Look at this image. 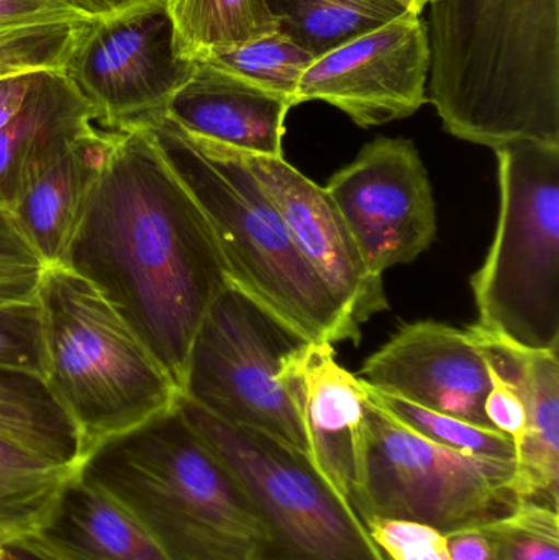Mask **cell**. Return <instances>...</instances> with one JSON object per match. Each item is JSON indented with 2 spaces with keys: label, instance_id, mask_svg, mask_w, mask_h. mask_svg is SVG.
I'll use <instances>...</instances> for the list:
<instances>
[{
  "label": "cell",
  "instance_id": "cell-1",
  "mask_svg": "<svg viewBox=\"0 0 559 560\" xmlns=\"http://www.w3.org/2000/svg\"><path fill=\"white\" fill-rule=\"evenodd\" d=\"M65 266L104 293L183 394L200 323L232 280L147 125L118 130Z\"/></svg>",
  "mask_w": 559,
  "mask_h": 560
},
{
  "label": "cell",
  "instance_id": "cell-2",
  "mask_svg": "<svg viewBox=\"0 0 559 560\" xmlns=\"http://www.w3.org/2000/svg\"><path fill=\"white\" fill-rule=\"evenodd\" d=\"M427 102L468 143L559 148V0H430Z\"/></svg>",
  "mask_w": 559,
  "mask_h": 560
},
{
  "label": "cell",
  "instance_id": "cell-3",
  "mask_svg": "<svg viewBox=\"0 0 559 560\" xmlns=\"http://www.w3.org/2000/svg\"><path fill=\"white\" fill-rule=\"evenodd\" d=\"M75 476L110 497L167 560H256L265 533L179 405L85 454Z\"/></svg>",
  "mask_w": 559,
  "mask_h": 560
},
{
  "label": "cell",
  "instance_id": "cell-4",
  "mask_svg": "<svg viewBox=\"0 0 559 560\" xmlns=\"http://www.w3.org/2000/svg\"><path fill=\"white\" fill-rule=\"evenodd\" d=\"M143 125L206 215L233 285L311 342L360 345V325L302 258L242 151L187 133L164 114Z\"/></svg>",
  "mask_w": 559,
  "mask_h": 560
},
{
  "label": "cell",
  "instance_id": "cell-5",
  "mask_svg": "<svg viewBox=\"0 0 559 560\" xmlns=\"http://www.w3.org/2000/svg\"><path fill=\"white\" fill-rule=\"evenodd\" d=\"M36 302L43 382L74 423L84 456L177 408L179 388L94 283L68 266H46Z\"/></svg>",
  "mask_w": 559,
  "mask_h": 560
},
{
  "label": "cell",
  "instance_id": "cell-6",
  "mask_svg": "<svg viewBox=\"0 0 559 560\" xmlns=\"http://www.w3.org/2000/svg\"><path fill=\"white\" fill-rule=\"evenodd\" d=\"M498 230L471 278L478 323L532 351H559V148L496 150Z\"/></svg>",
  "mask_w": 559,
  "mask_h": 560
},
{
  "label": "cell",
  "instance_id": "cell-7",
  "mask_svg": "<svg viewBox=\"0 0 559 560\" xmlns=\"http://www.w3.org/2000/svg\"><path fill=\"white\" fill-rule=\"evenodd\" d=\"M179 410L248 499L265 542L256 560H386L307 454L180 398Z\"/></svg>",
  "mask_w": 559,
  "mask_h": 560
},
{
  "label": "cell",
  "instance_id": "cell-8",
  "mask_svg": "<svg viewBox=\"0 0 559 560\" xmlns=\"http://www.w3.org/2000/svg\"><path fill=\"white\" fill-rule=\"evenodd\" d=\"M308 339L230 283L200 323L183 398L235 427L275 436L308 456L298 404L282 381Z\"/></svg>",
  "mask_w": 559,
  "mask_h": 560
},
{
  "label": "cell",
  "instance_id": "cell-9",
  "mask_svg": "<svg viewBox=\"0 0 559 560\" xmlns=\"http://www.w3.org/2000/svg\"><path fill=\"white\" fill-rule=\"evenodd\" d=\"M363 523L406 520L442 535L479 528L521 503L515 463L469 456L432 443L368 398Z\"/></svg>",
  "mask_w": 559,
  "mask_h": 560
},
{
  "label": "cell",
  "instance_id": "cell-10",
  "mask_svg": "<svg viewBox=\"0 0 559 560\" xmlns=\"http://www.w3.org/2000/svg\"><path fill=\"white\" fill-rule=\"evenodd\" d=\"M196 62L177 51L166 0L85 23L62 72L107 128L163 115Z\"/></svg>",
  "mask_w": 559,
  "mask_h": 560
},
{
  "label": "cell",
  "instance_id": "cell-11",
  "mask_svg": "<svg viewBox=\"0 0 559 560\" xmlns=\"http://www.w3.org/2000/svg\"><path fill=\"white\" fill-rule=\"evenodd\" d=\"M368 269L383 278L432 246L436 209L419 150L403 138H376L325 186Z\"/></svg>",
  "mask_w": 559,
  "mask_h": 560
},
{
  "label": "cell",
  "instance_id": "cell-12",
  "mask_svg": "<svg viewBox=\"0 0 559 560\" xmlns=\"http://www.w3.org/2000/svg\"><path fill=\"white\" fill-rule=\"evenodd\" d=\"M430 48L416 10L315 59L302 74L295 105L321 101L358 127L403 120L427 104Z\"/></svg>",
  "mask_w": 559,
  "mask_h": 560
},
{
  "label": "cell",
  "instance_id": "cell-13",
  "mask_svg": "<svg viewBox=\"0 0 559 560\" xmlns=\"http://www.w3.org/2000/svg\"><path fill=\"white\" fill-rule=\"evenodd\" d=\"M82 459L81 436L43 378L0 371V542L35 532Z\"/></svg>",
  "mask_w": 559,
  "mask_h": 560
},
{
  "label": "cell",
  "instance_id": "cell-14",
  "mask_svg": "<svg viewBox=\"0 0 559 560\" xmlns=\"http://www.w3.org/2000/svg\"><path fill=\"white\" fill-rule=\"evenodd\" d=\"M357 377L380 394L492 428L485 413L488 359L468 328L406 325L368 358Z\"/></svg>",
  "mask_w": 559,
  "mask_h": 560
},
{
  "label": "cell",
  "instance_id": "cell-15",
  "mask_svg": "<svg viewBox=\"0 0 559 560\" xmlns=\"http://www.w3.org/2000/svg\"><path fill=\"white\" fill-rule=\"evenodd\" d=\"M282 381L298 404L308 457L363 522L366 387L338 364L330 342H307L286 362Z\"/></svg>",
  "mask_w": 559,
  "mask_h": 560
},
{
  "label": "cell",
  "instance_id": "cell-16",
  "mask_svg": "<svg viewBox=\"0 0 559 560\" xmlns=\"http://www.w3.org/2000/svg\"><path fill=\"white\" fill-rule=\"evenodd\" d=\"M243 156L278 207L295 248L341 308L358 325L386 312L389 302L383 278L368 269L325 187L299 173L284 158Z\"/></svg>",
  "mask_w": 559,
  "mask_h": 560
},
{
  "label": "cell",
  "instance_id": "cell-17",
  "mask_svg": "<svg viewBox=\"0 0 559 560\" xmlns=\"http://www.w3.org/2000/svg\"><path fill=\"white\" fill-rule=\"evenodd\" d=\"M118 130L94 120L49 144L23 170L10 212L46 266L65 265Z\"/></svg>",
  "mask_w": 559,
  "mask_h": 560
},
{
  "label": "cell",
  "instance_id": "cell-18",
  "mask_svg": "<svg viewBox=\"0 0 559 560\" xmlns=\"http://www.w3.org/2000/svg\"><path fill=\"white\" fill-rule=\"evenodd\" d=\"M292 104L210 62L196 61L193 74L164 115L187 133L255 156L284 158L286 117Z\"/></svg>",
  "mask_w": 559,
  "mask_h": 560
},
{
  "label": "cell",
  "instance_id": "cell-19",
  "mask_svg": "<svg viewBox=\"0 0 559 560\" xmlns=\"http://www.w3.org/2000/svg\"><path fill=\"white\" fill-rule=\"evenodd\" d=\"M469 332L492 368L511 378L525 407V431L515 446L512 489L519 500L559 506V351H532L481 326Z\"/></svg>",
  "mask_w": 559,
  "mask_h": 560
},
{
  "label": "cell",
  "instance_id": "cell-20",
  "mask_svg": "<svg viewBox=\"0 0 559 560\" xmlns=\"http://www.w3.org/2000/svg\"><path fill=\"white\" fill-rule=\"evenodd\" d=\"M25 538L51 560H167L118 503L75 472Z\"/></svg>",
  "mask_w": 559,
  "mask_h": 560
},
{
  "label": "cell",
  "instance_id": "cell-21",
  "mask_svg": "<svg viewBox=\"0 0 559 560\" xmlns=\"http://www.w3.org/2000/svg\"><path fill=\"white\" fill-rule=\"evenodd\" d=\"M94 120L95 112L65 72H38L22 110L0 130V206L12 207L26 164Z\"/></svg>",
  "mask_w": 559,
  "mask_h": 560
},
{
  "label": "cell",
  "instance_id": "cell-22",
  "mask_svg": "<svg viewBox=\"0 0 559 560\" xmlns=\"http://www.w3.org/2000/svg\"><path fill=\"white\" fill-rule=\"evenodd\" d=\"M278 32L315 59L416 10L403 0H265ZM423 13V12H420Z\"/></svg>",
  "mask_w": 559,
  "mask_h": 560
},
{
  "label": "cell",
  "instance_id": "cell-23",
  "mask_svg": "<svg viewBox=\"0 0 559 560\" xmlns=\"http://www.w3.org/2000/svg\"><path fill=\"white\" fill-rule=\"evenodd\" d=\"M423 12L427 0H403ZM176 46L187 61L276 32L278 25L265 0H166Z\"/></svg>",
  "mask_w": 559,
  "mask_h": 560
},
{
  "label": "cell",
  "instance_id": "cell-24",
  "mask_svg": "<svg viewBox=\"0 0 559 560\" xmlns=\"http://www.w3.org/2000/svg\"><path fill=\"white\" fill-rule=\"evenodd\" d=\"M200 61L210 62L258 88L282 95L295 107L299 82L315 58L276 30L242 45L213 52Z\"/></svg>",
  "mask_w": 559,
  "mask_h": 560
},
{
  "label": "cell",
  "instance_id": "cell-25",
  "mask_svg": "<svg viewBox=\"0 0 559 560\" xmlns=\"http://www.w3.org/2000/svg\"><path fill=\"white\" fill-rule=\"evenodd\" d=\"M364 385V384H363ZM366 387V385H364ZM368 398L420 436L469 456L515 463V444L494 428L479 427L366 387Z\"/></svg>",
  "mask_w": 559,
  "mask_h": 560
},
{
  "label": "cell",
  "instance_id": "cell-26",
  "mask_svg": "<svg viewBox=\"0 0 559 560\" xmlns=\"http://www.w3.org/2000/svg\"><path fill=\"white\" fill-rule=\"evenodd\" d=\"M479 528L492 560H559L558 510L545 503L521 500L509 515Z\"/></svg>",
  "mask_w": 559,
  "mask_h": 560
},
{
  "label": "cell",
  "instance_id": "cell-27",
  "mask_svg": "<svg viewBox=\"0 0 559 560\" xmlns=\"http://www.w3.org/2000/svg\"><path fill=\"white\" fill-rule=\"evenodd\" d=\"M85 23L0 30V79L62 71Z\"/></svg>",
  "mask_w": 559,
  "mask_h": 560
},
{
  "label": "cell",
  "instance_id": "cell-28",
  "mask_svg": "<svg viewBox=\"0 0 559 560\" xmlns=\"http://www.w3.org/2000/svg\"><path fill=\"white\" fill-rule=\"evenodd\" d=\"M0 371L43 378L42 318L36 300L0 308Z\"/></svg>",
  "mask_w": 559,
  "mask_h": 560
},
{
  "label": "cell",
  "instance_id": "cell-29",
  "mask_svg": "<svg viewBox=\"0 0 559 560\" xmlns=\"http://www.w3.org/2000/svg\"><path fill=\"white\" fill-rule=\"evenodd\" d=\"M364 526L374 545L393 560H450L445 535L432 526L377 516Z\"/></svg>",
  "mask_w": 559,
  "mask_h": 560
},
{
  "label": "cell",
  "instance_id": "cell-30",
  "mask_svg": "<svg viewBox=\"0 0 559 560\" xmlns=\"http://www.w3.org/2000/svg\"><path fill=\"white\" fill-rule=\"evenodd\" d=\"M71 0H0V30L89 22Z\"/></svg>",
  "mask_w": 559,
  "mask_h": 560
},
{
  "label": "cell",
  "instance_id": "cell-31",
  "mask_svg": "<svg viewBox=\"0 0 559 560\" xmlns=\"http://www.w3.org/2000/svg\"><path fill=\"white\" fill-rule=\"evenodd\" d=\"M488 365L491 388L485 401L486 418L494 430L511 438L517 446L524 436L525 421H527L524 401L514 382L502 375L498 369L492 368L489 361Z\"/></svg>",
  "mask_w": 559,
  "mask_h": 560
},
{
  "label": "cell",
  "instance_id": "cell-32",
  "mask_svg": "<svg viewBox=\"0 0 559 560\" xmlns=\"http://www.w3.org/2000/svg\"><path fill=\"white\" fill-rule=\"evenodd\" d=\"M45 268V261L15 215L0 206V271H43Z\"/></svg>",
  "mask_w": 559,
  "mask_h": 560
},
{
  "label": "cell",
  "instance_id": "cell-33",
  "mask_svg": "<svg viewBox=\"0 0 559 560\" xmlns=\"http://www.w3.org/2000/svg\"><path fill=\"white\" fill-rule=\"evenodd\" d=\"M36 75L38 72L0 79V130L22 110L35 84Z\"/></svg>",
  "mask_w": 559,
  "mask_h": 560
},
{
  "label": "cell",
  "instance_id": "cell-34",
  "mask_svg": "<svg viewBox=\"0 0 559 560\" xmlns=\"http://www.w3.org/2000/svg\"><path fill=\"white\" fill-rule=\"evenodd\" d=\"M445 545L450 560H492L491 545L481 528L449 533Z\"/></svg>",
  "mask_w": 559,
  "mask_h": 560
},
{
  "label": "cell",
  "instance_id": "cell-35",
  "mask_svg": "<svg viewBox=\"0 0 559 560\" xmlns=\"http://www.w3.org/2000/svg\"><path fill=\"white\" fill-rule=\"evenodd\" d=\"M42 271H0V308L33 302Z\"/></svg>",
  "mask_w": 559,
  "mask_h": 560
},
{
  "label": "cell",
  "instance_id": "cell-36",
  "mask_svg": "<svg viewBox=\"0 0 559 560\" xmlns=\"http://www.w3.org/2000/svg\"><path fill=\"white\" fill-rule=\"evenodd\" d=\"M89 19H105V16L117 15L125 10L133 9L147 0H71Z\"/></svg>",
  "mask_w": 559,
  "mask_h": 560
},
{
  "label": "cell",
  "instance_id": "cell-37",
  "mask_svg": "<svg viewBox=\"0 0 559 560\" xmlns=\"http://www.w3.org/2000/svg\"><path fill=\"white\" fill-rule=\"evenodd\" d=\"M13 542H15L16 551L22 556L23 560H51L26 538L15 539Z\"/></svg>",
  "mask_w": 559,
  "mask_h": 560
},
{
  "label": "cell",
  "instance_id": "cell-38",
  "mask_svg": "<svg viewBox=\"0 0 559 560\" xmlns=\"http://www.w3.org/2000/svg\"><path fill=\"white\" fill-rule=\"evenodd\" d=\"M427 2H430V0H427ZM427 5H429V3H427Z\"/></svg>",
  "mask_w": 559,
  "mask_h": 560
},
{
  "label": "cell",
  "instance_id": "cell-39",
  "mask_svg": "<svg viewBox=\"0 0 559 560\" xmlns=\"http://www.w3.org/2000/svg\"><path fill=\"white\" fill-rule=\"evenodd\" d=\"M427 3H429V2H427Z\"/></svg>",
  "mask_w": 559,
  "mask_h": 560
}]
</instances>
